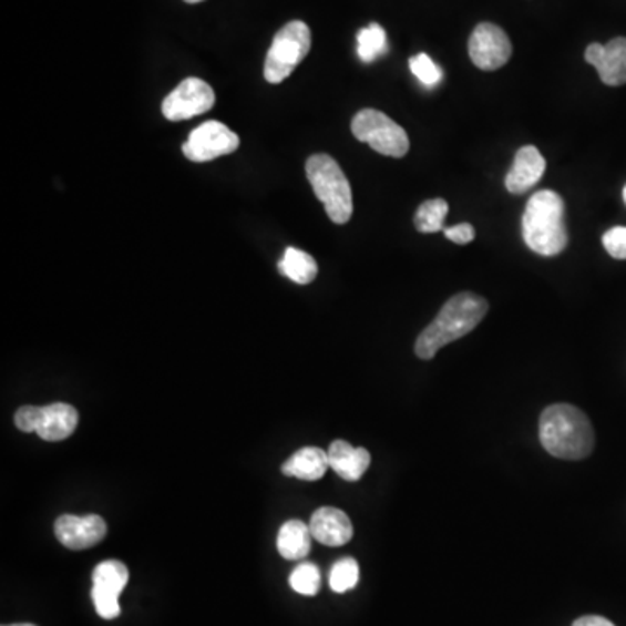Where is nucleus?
<instances>
[{
    "label": "nucleus",
    "instance_id": "1",
    "mask_svg": "<svg viewBox=\"0 0 626 626\" xmlns=\"http://www.w3.org/2000/svg\"><path fill=\"white\" fill-rule=\"evenodd\" d=\"M540 441L558 460H585L595 448L594 427L576 406L552 404L540 417Z\"/></svg>",
    "mask_w": 626,
    "mask_h": 626
},
{
    "label": "nucleus",
    "instance_id": "2",
    "mask_svg": "<svg viewBox=\"0 0 626 626\" xmlns=\"http://www.w3.org/2000/svg\"><path fill=\"white\" fill-rule=\"evenodd\" d=\"M488 310L490 304L482 296L470 291L454 295L445 301L429 328H424L418 336L414 352L420 359H433L445 345L460 340L478 328Z\"/></svg>",
    "mask_w": 626,
    "mask_h": 626
},
{
    "label": "nucleus",
    "instance_id": "3",
    "mask_svg": "<svg viewBox=\"0 0 626 626\" xmlns=\"http://www.w3.org/2000/svg\"><path fill=\"white\" fill-rule=\"evenodd\" d=\"M522 237L537 255L557 256L566 249V204L557 192L540 191L530 198L522 216Z\"/></svg>",
    "mask_w": 626,
    "mask_h": 626
},
{
    "label": "nucleus",
    "instance_id": "4",
    "mask_svg": "<svg viewBox=\"0 0 626 626\" xmlns=\"http://www.w3.org/2000/svg\"><path fill=\"white\" fill-rule=\"evenodd\" d=\"M307 178L331 222L336 225L350 222L353 213L352 186L340 164L328 154L311 155L307 161Z\"/></svg>",
    "mask_w": 626,
    "mask_h": 626
},
{
    "label": "nucleus",
    "instance_id": "5",
    "mask_svg": "<svg viewBox=\"0 0 626 626\" xmlns=\"http://www.w3.org/2000/svg\"><path fill=\"white\" fill-rule=\"evenodd\" d=\"M311 32L304 21H291L277 32L265 60V79L270 84L286 81L296 66L307 58Z\"/></svg>",
    "mask_w": 626,
    "mask_h": 626
},
{
    "label": "nucleus",
    "instance_id": "6",
    "mask_svg": "<svg viewBox=\"0 0 626 626\" xmlns=\"http://www.w3.org/2000/svg\"><path fill=\"white\" fill-rule=\"evenodd\" d=\"M352 133L359 142L368 143L378 154L402 158L409 152V136L404 127L380 110H360L353 117Z\"/></svg>",
    "mask_w": 626,
    "mask_h": 626
},
{
    "label": "nucleus",
    "instance_id": "7",
    "mask_svg": "<svg viewBox=\"0 0 626 626\" xmlns=\"http://www.w3.org/2000/svg\"><path fill=\"white\" fill-rule=\"evenodd\" d=\"M130 582V569L121 561H105L98 564L93 571V598L94 609L103 619H115L121 616L119 597Z\"/></svg>",
    "mask_w": 626,
    "mask_h": 626
},
{
    "label": "nucleus",
    "instance_id": "8",
    "mask_svg": "<svg viewBox=\"0 0 626 626\" xmlns=\"http://www.w3.org/2000/svg\"><path fill=\"white\" fill-rule=\"evenodd\" d=\"M239 136L218 121H207L192 131L183 143V154L192 162H209L239 148Z\"/></svg>",
    "mask_w": 626,
    "mask_h": 626
},
{
    "label": "nucleus",
    "instance_id": "9",
    "mask_svg": "<svg viewBox=\"0 0 626 626\" xmlns=\"http://www.w3.org/2000/svg\"><path fill=\"white\" fill-rule=\"evenodd\" d=\"M216 103V94L203 79H185L162 103L167 121L179 122L206 114Z\"/></svg>",
    "mask_w": 626,
    "mask_h": 626
},
{
    "label": "nucleus",
    "instance_id": "10",
    "mask_svg": "<svg viewBox=\"0 0 626 626\" xmlns=\"http://www.w3.org/2000/svg\"><path fill=\"white\" fill-rule=\"evenodd\" d=\"M469 54L473 65L485 72L501 69L512 58V42L505 30L494 23H481L475 27L469 41Z\"/></svg>",
    "mask_w": 626,
    "mask_h": 626
},
{
    "label": "nucleus",
    "instance_id": "11",
    "mask_svg": "<svg viewBox=\"0 0 626 626\" xmlns=\"http://www.w3.org/2000/svg\"><path fill=\"white\" fill-rule=\"evenodd\" d=\"M58 542L70 550H85L96 546L106 536V522L96 513L78 517V515H61L54 524Z\"/></svg>",
    "mask_w": 626,
    "mask_h": 626
},
{
    "label": "nucleus",
    "instance_id": "12",
    "mask_svg": "<svg viewBox=\"0 0 626 626\" xmlns=\"http://www.w3.org/2000/svg\"><path fill=\"white\" fill-rule=\"evenodd\" d=\"M585 60L597 70L604 84L610 88L626 84V37H616L607 44L588 45Z\"/></svg>",
    "mask_w": 626,
    "mask_h": 626
},
{
    "label": "nucleus",
    "instance_id": "13",
    "mask_svg": "<svg viewBox=\"0 0 626 626\" xmlns=\"http://www.w3.org/2000/svg\"><path fill=\"white\" fill-rule=\"evenodd\" d=\"M311 536L326 546L347 545L353 536L352 521L347 513L332 506L316 510L310 519Z\"/></svg>",
    "mask_w": 626,
    "mask_h": 626
},
{
    "label": "nucleus",
    "instance_id": "14",
    "mask_svg": "<svg viewBox=\"0 0 626 626\" xmlns=\"http://www.w3.org/2000/svg\"><path fill=\"white\" fill-rule=\"evenodd\" d=\"M545 170L546 161L540 150L531 145L522 146L513 158L512 170L506 174V191L517 195L531 191L542 179Z\"/></svg>",
    "mask_w": 626,
    "mask_h": 626
},
{
    "label": "nucleus",
    "instance_id": "15",
    "mask_svg": "<svg viewBox=\"0 0 626 626\" xmlns=\"http://www.w3.org/2000/svg\"><path fill=\"white\" fill-rule=\"evenodd\" d=\"M328 458L329 466L347 482L360 481L371 465L368 449L353 448L347 441L332 442L328 449Z\"/></svg>",
    "mask_w": 626,
    "mask_h": 626
},
{
    "label": "nucleus",
    "instance_id": "16",
    "mask_svg": "<svg viewBox=\"0 0 626 626\" xmlns=\"http://www.w3.org/2000/svg\"><path fill=\"white\" fill-rule=\"evenodd\" d=\"M79 424V412L73 406L65 402H54L45 406L41 412V423L37 433L42 441L60 442L65 441L75 432Z\"/></svg>",
    "mask_w": 626,
    "mask_h": 626
},
{
    "label": "nucleus",
    "instance_id": "17",
    "mask_svg": "<svg viewBox=\"0 0 626 626\" xmlns=\"http://www.w3.org/2000/svg\"><path fill=\"white\" fill-rule=\"evenodd\" d=\"M328 469H331L328 451L308 445V448L299 449L289 460H286L283 465V473L287 478L314 482L322 479Z\"/></svg>",
    "mask_w": 626,
    "mask_h": 626
},
{
    "label": "nucleus",
    "instance_id": "18",
    "mask_svg": "<svg viewBox=\"0 0 626 626\" xmlns=\"http://www.w3.org/2000/svg\"><path fill=\"white\" fill-rule=\"evenodd\" d=\"M311 537L310 525L293 519L280 527L277 550L287 561H301L310 554Z\"/></svg>",
    "mask_w": 626,
    "mask_h": 626
},
{
    "label": "nucleus",
    "instance_id": "19",
    "mask_svg": "<svg viewBox=\"0 0 626 626\" xmlns=\"http://www.w3.org/2000/svg\"><path fill=\"white\" fill-rule=\"evenodd\" d=\"M279 271L293 283L305 286L316 280L319 267L314 256L308 255L305 250L287 247L279 261Z\"/></svg>",
    "mask_w": 626,
    "mask_h": 626
},
{
    "label": "nucleus",
    "instance_id": "20",
    "mask_svg": "<svg viewBox=\"0 0 626 626\" xmlns=\"http://www.w3.org/2000/svg\"><path fill=\"white\" fill-rule=\"evenodd\" d=\"M387 32L378 23H371L357 33V54L360 61L372 63L387 53Z\"/></svg>",
    "mask_w": 626,
    "mask_h": 626
},
{
    "label": "nucleus",
    "instance_id": "21",
    "mask_svg": "<svg viewBox=\"0 0 626 626\" xmlns=\"http://www.w3.org/2000/svg\"><path fill=\"white\" fill-rule=\"evenodd\" d=\"M449 206L444 198H432L418 207L417 216H414V227L421 234H437L444 232L445 216H448Z\"/></svg>",
    "mask_w": 626,
    "mask_h": 626
},
{
    "label": "nucleus",
    "instance_id": "22",
    "mask_svg": "<svg viewBox=\"0 0 626 626\" xmlns=\"http://www.w3.org/2000/svg\"><path fill=\"white\" fill-rule=\"evenodd\" d=\"M359 578V562L352 557L340 558V561L335 562V566L331 567V573H329V586H331V591L336 592V594H345V592H350L352 588H356Z\"/></svg>",
    "mask_w": 626,
    "mask_h": 626
},
{
    "label": "nucleus",
    "instance_id": "23",
    "mask_svg": "<svg viewBox=\"0 0 626 626\" xmlns=\"http://www.w3.org/2000/svg\"><path fill=\"white\" fill-rule=\"evenodd\" d=\"M320 583H322L320 569L311 562H301L289 576V585L293 591L305 597H314L319 594Z\"/></svg>",
    "mask_w": 626,
    "mask_h": 626
},
{
    "label": "nucleus",
    "instance_id": "24",
    "mask_svg": "<svg viewBox=\"0 0 626 626\" xmlns=\"http://www.w3.org/2000/svg\"><path fill=\"white\" fill-rule=\"evenodd\" d=\"M409 69L412 75L427 88H433L442 81V70L435 65V61L429 54L420 53L412 57L409 60Z\"/></svg>",
    "mask_w": 626,
    "mask_h": 626
},
{
    "label": "nucleus",
    "instance_id": "25",
    "mask_svg": "<svg viewBox=\"0 0 626 626\" xmlns=\"http://www.w3.org/2000/svg\"><path fill=\"white\" fill-rule=\"evenodd\" d=\"M604 249L615 259H626V227L607 230L603 237Z\"/></svg>",
    "mask_w": 626,
    "mask_h": 626
},
{
    "label": "nucleus",
    "instance_id": "26",
    "mask_svg": "<svg viewBox=\"0 0 626 626\" xmlns=\"http://www.w3.org/2000/svg\"><path fill=\"white\" fill-rule=\"evenodd\" d=\"M41 412L42 408H35V406H23V408L18 409L17 417H14V423H17V427L21 430V432H37L39 423H41Z\"/></svg>",
    "mask_w": 626,
    "mask_h": 626
},
{
    "label": "nucleus",
    "instance_id": "27",
    "mask_svg": "<svg viewBox=\"0 0 626 626\" xmlns=\"http://www.w3.org/2000/svg\"><path fill=\"white\" fill-rule=\"evenodd\" d=\"M444 235L451 243L465 246L475 239V228L470 223H460L456 227L444 228Z\"/></svg>",
    "mask_w": 626,
    "mask_h": 626
},
{
    "label": "nucleus",
    "instance_id": "28",
    "mask_svg": "<svg viewBox=\"0 0 626 626\" xmlns=\"http://www.w3.org/2000/svg\"><path fill=\"white\" fill-rule=\"evenodd\" d=\"M573 626H616L615 623L609 622L603 616H583V618L576 619Z\"/></svg>",
    "mask_w": 626,
    "mask_h": 626
},
{
    "label": "nucleus",
    "instance_id": "29",
    "mask_svg": "<svg viewBox=\"0 0 626 626\" xmlns=\"http://www.w3.org/2000/svg\"><path fill=\"white\" fill-rule=\"evenodd\" d=\"M188 4H198V2H203V0H185Z\"/></svg>",
    "mask_w": 626,
    "mask_h": 626
},
{
    "label": "nucleus",
    "instance_id": "30",
    "mask_svg": "<svg viewBox=\"0 0 626 626\" xmlns=\"http://www.w3.org/2000/svg\"><path fill=\"white\" fill-rule=\"evenodd\" d=\"M8 626H35V625H30V623H18V625H8Z\"/></svg>",
    "mask_w": 626,
    "mask_h": 626
},
{
    "label": "nucleus",
    "instance_id": "31",
    "mask_svg": "<svg viewBox=\"0 0 626 626\" xmlns=\"http://www.w3.org/2000/svg\"><path fill=\"white\" fill-rule=\"evenodd\" d=\"M623 201H625V204H626V185H625V188H623Z\"/></svg>",
    "mask_w": 626,
    "mask_h": 626
}]
</instances>
